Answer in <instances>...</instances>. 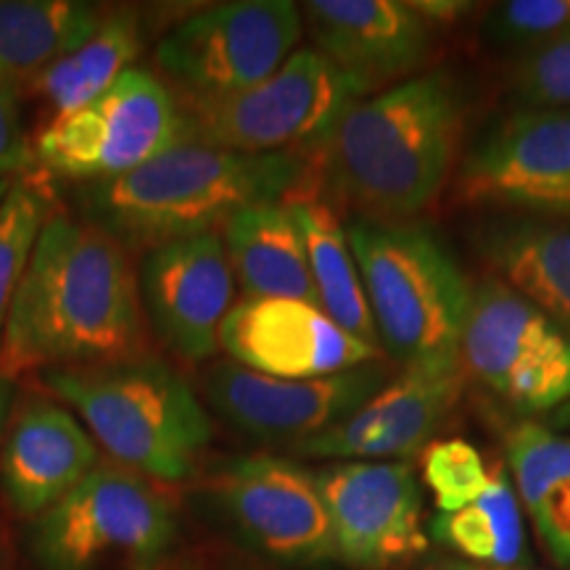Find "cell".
Returning a JSON list of instances; mask_svg holds the SVG:
<instances>
[{"mask_svg":"<svg viewBox=\"0 0 570 570\" xmlns=\"http://www.w3.org/2000/svg\"><path fill=\"white\" fill-rule=\"evenodd\" d=\"M138 356H146V317L130 252L88 219L51 214L13 296L0 375Z\"/></svg>","mask_w":570,"mask_h":570,"instance_id":"obj_1","label":"cell"},{"mask_svg":"<svg viewBox=\"0 0 570 570\" xmlns=\"http://www.w3.org/2000/svg\"><path fill=\"white\" fill-rule=\"evenodd\" d=\"M306 154H244L185 140L132 173L75 190L80 217L127 252L223 227L248 206L312 196Z\"/></svg>","mask_w":570,"mask_h":570,"instance_id":"obj_2","label":"cell"},{"mask_svg":"<svg viewBox=\"0 0 570 570\" xmlns=\"http://www.w3.org/2000/svg\"><path fill=\"white\" fill-rule=\"evenodd\" d=\"M465 92L444 69L348 106L320 148L327 185L365 219L399 223L441 194L460 154Z\"/></svg>","mask_w":570,"mask_h":570,"instance_id":"obj_3","label":"cell"},{"mask_svg":"<svg viewBox=\"0 0 570 570\" xmlns=\"http://www.w3.org/2000/svg\"><path fill=\"white\" fill-rule=\"evenodd\" d=\"M40 377L77 412L111 462L161 483L196 473L212 441L209 412L194 386L159 356L46 370Z\"/></svg>","mask_w":570,"mask_h":570,"instance_id":"obj_4","label":"cell"},{"mask_svg":"<svg viewBox=\"0 0 570 570\" xmlns=\"http://www.w3.org/2000/svg\"><path fill=\"white\" fill-rule=\"evenodd\" d=\"M377 344L402 370H454L473 285L425 227L346 225Z\"/></svg>","mask_w":570,"mask_h":570,"instance_id":"obj_5","label":"cell"},{"mask_svg":"<svg viewBox=\"0 0 570 570\" xmlns=\"http://www.w3.org/2000/svg\"><path fill=\"white\" fill-rule=\"evenodd\" d=\"M177 539L173 499L117 462L98 468L32 525L42 570H156Z\"/></svg>","mask_w":570,"mask_h":570,"instance_id":"obj_6","label":"cell"},{"mask_svg":"<svg viewBox=\"0 0 570 570\" xmlns=\"http://www.w3.org/2000/svg\"><path fill=\"white\" fill-rule=\"evenodd\" d=\"M180 98V96H177ZM362 92L317 48H302L244 92L180 98L185 140L244 154H317Z\"/></svg>","mask_w":570,"mask_h":570,"instance_id":"obj_7","label":"cell"},{"mask_svg":"<svg viewBox=\"0 0 570 570\" xmlns=\"http://www.w3.org/2000/svg\"><path fill=\"white\" fill-rule=\"evenodd\" d=\"M185 142L177 92L154 71L127 69L82 109L56 117L35 140V161L56 177L101 183Z\"/></svg>","mask_w":570,"mask_h":570,"instance_id":"obj_8","label":"cell"},{"mask_svg":"<svg viewBox=\"0 0 570 570\" xmlns=\"http://www.w3.org/2000/svg\"><path fill=\"white\" fill-rule=\"evenodd\" d=\"M302 30V9L291 0H233L183 19L159 40L154 61L177 96L212 101L273 77Z\"/></svg>","mask_w":570,"mask_h":570,"instance_id":"obj_9","label":"cell"},{"mask_svg":"<svg viewBox=\"0 0 570 570\" xmlns=\"http://www.w3.org/2000/svg\"><path fill=\"white\" fill-rule=\"evenodd\" d=\"M204 502L259 558L283 568L338 562L315 470L259 454L225 462L204 481Z\"/></svg>","mask_w":570,"mask_h":570,"instance_id":"obj_10","label":"cell"},{"mask_svg":"<svg viewBox=\"0 0 570 570\" xmlns=\"http://www.w3.org/2000/svg\"><path fill=\"white\" fill-rule=\"evenodd\" d=\"M460 365L525 415L570 399V336L497 277L473 285Z\"/></svg>","mask_w":570,"mask_h":570,"instance_id":"obj_11","label":"cell"},{"mask_svg":"<svg viewBox=\"0 0 570 570\" xmlns=\"http://www.w3.org/2000/svg\"><path fill=\"white\" fill-rule=\"evenodd\" d=\"M389 381L391 370L383 362L309 381H283L235 362H214L204 370L202 391L212 410L248 439L294 449L346 420Z\"/></svg>","mask_w":570,"mask_h":570,"instance_id":"obj_12","label":"cell"},{"mask_svg":"<svg viewBox=\"0 0 570 570\" xmlns=\"http://www.w3.org/2000/svg\"><path fill=\"white\" fill-rule=\"evenodd\" d=\"M468 204L570 219V109H523L470 148L458 173Z\"/></svg>","mask_w":570,"mask_h":570,"instance_id":"obj_13","label":"cell"},{"mask_svg":"<svg viewBox=\"0 0 570 570\" xmlns=\"http://www.w3.org/2000/svg\"><path fill=\"white\" fill-rule=\"evenodd\" d=\"M338 562L389 570L425 554L423 494L410 462H333L315 470Z\"/></svg>","mask_w":570,"mask_h":570,"instance_id":"obj_14","label":"cell"},{"mask_svg":"<svg viewBox=\"0 0 570 570\" xmlns=\"http://www.w3.org/2000/svg\"><path fill=\"white\" fill-rule=\"evenodd\" d=\"M138 288L142 317L169 354L188 365L217 354L235 291L223 233H202L148 252Z\"/></svg>","mask_w":570,"mask_h":570,"instance_id":"obj_15","label":"cell"},{"mask_svg":"<svg viewBox=\"0 0 570 570\" xmlns=\"http://www.w3.org/2000/svg\"><path fill=\"white\" fill-rule=\"evenodd\" d=\"M219 348L254 373L309 381L381 360V348L354 338L315 304L294 298H240L225 317Z\"/></svg>","mask_w":570,"mask_h":570,"instance_id":"obj_16","label":"cell"},{"mask_svg":"<svg viewBox=\"0 0 570 570\" xmlns=\"http://www.w3.org/2000/svg\"><path fill=\"white\" fill-rule=\"evenodd\" d=\"M460 391L462 367L402 370L346 420L291 452L338 462L410 460L452 415Z\"/></svg>","mask_w":570,"mask_h":570,"instance_id":"obj_17","label":"cell"},{"mask_svg":"<svg viewBox=\"0 0 570 570\" xmlns=\"http://www.w3.org/2000/svg\"><path fill=\"white\" fill-rule=\"evenodd\" d=\"M302 19L317 51L362 96L410 80L431 56L433 30L407 0H309Z\"/></svg>","mask_w":570,"mask_h":570,"instance_id":"obj_18","label":"cell"},{"mask_svg":"<svg viewBox=\"0 0 570 570\" xmlns=\"http://www.w3.org/2000/svg\"><path fill=\"white\" fill-rule=\"evenodd\" d=\"M98 468V444L82 420L48 399H30L13 417L0 483L21 518L46 515Z\"/></svg>","mask_w":570,"mask_h":570,"instance_id":"obj_19","label":"cell"},{"mask_svg":"<svg viewBox=\"0 0 570 570\" xmlns=\"http://www.w3.org/2000/svg\"><path fill=\"white\" fill-rule=\"evenodd\" d=\"M475 248L497 281L570 336V219L499 214L479 227Z\"/></svg>","mask_w":570,"mask_h":570,"instance_id":"obj_20","label":"cell"},{"mask_svg":"<svg viewBox=\"0 0 570 570\" xmlns=\"http://www.w3.org/2000/svg\"><path fill=\"white\" fill-rule=\"evenodd\" d=\"M223 244L244 298H294L317 306L304 233L291 204L238 212L223 225Z\"/></svg>","mask_w":570,"mask_h":570,"instance_id":"obj_21","label":"cell"},{"mask_svg":"<svg viewBox=\"0 0 570 570\" xmlns=\"http://www.w3.org/2000/svg\"><path fill=\"white\" fill-rule=\"evenodd\" d=\"M510 481L520 508L558 566L570 570V436L539 423H518L504 436Z\"/></svg>","mask_w":570,"mask_h":570,"instance_id":"obj_22","label":"cell"},{"mask_svg":"<svg viewBox=\"0 0 570 570\" xmlns=\"http://www.w3.org/2000/svg\"><path fill=\"white\" fill-rule=\"evenodd\" d=\"M109 9L82 0H0V82H30L82 46Z\"/></svg>","mask_w":570,"mask_h":570,"instance_id":"obj_23","label":"cell"},{"mask_svg":"<svg viewBox=\"0 0 570 570\" xmlns=\"http://www.w3.org/2000/svg\"><path fill=\"white\" fill-rule=\"evenodd\" d=\"M142 42H146L142 11L130 6L114 9L82 46L61 56L27 82V90L51 106L56 117H67L96 101L127 69H132V61L142 51Z\"/></svg>","mask_w":570,"mask_h":570,"instance_id":"obj_24","label":"cell"},{"mask_svg":"<svg viewBox=\"0 0 570 570\" xmlns=\"http://www.w3.org/2000/svg\"><path fill=\"white\" fill-rule=\"evenodd\" d=\"M291 209L304 233L317 306L354 338L381 348L346 225L338 219L336 209L315 196L296 198L291 202Z\"/></svg>","mask_w":570,"mask_h":570,"instance_id":"obj_25","label":"cell"},{"mask_svg":"<svg viewBox=\"0 0 570 570\" xmlns=\"http://www.w3.org/2000/svg\"><path fill=\"white\" fill-rule=\"evenodd\" d=\"M428 537L460 554L462 562L483 568H515L523 558V508L504 470H491V481L475 502L454 512H436Z\"/></svg>","mask_w":570,"mask_h":570,"instance_id":"obj_26","label":"cell"},{"mask_svg":"<svg viewBox=\"0 0 570 570\" xmlns=\"http://www.w3.org/2000/svg\"><path fill=\"white\" fill-rule=\"evenodd\" d=\"M51 217V198L40 183L13 180L0 204V346L27 262Z\"/></svg>","mask_w":570,"mask_h":570,"instance_id":"obj_27","label":"cell"},{"mask_svg":"<svg viewBox=\"0 0 570 570\" xmlns=\"http://www.w3.org/2000/svg\"><path fill=\"white\" fill-rule=\"evenodd\" d=\"M491 481L483 454L465 439H441L423 452V483L439 512L462 510L475 502Z\"/></svg>","mask_w":570,"mask_h":570,"instance_id":"obj_28","label":"cell"},{"mask_svg":"<svg viewBox=\"0 0 570 570\" xmlns=\"http://www.w3.org/2000/svg\"><path fill=\"white\" fill-rule=\"evenodd\" d=\"M570 32V0H508L491 9L487 35L499 46L539 51Z\"/></svg>","mask_w":570,"mask_h":570,"instance_id":"obj_29","label":"cell"},{"mask_svg":"<svg viewBox=\"0 0 570 570\" xmlns=\"http://www.w3.org/2000/svg\"><path fill=\"white\" fill-rule=\"evenodd\" d=\"M512 88L525 109H570V32L525 53Z\"/></svg>","mask_w":570,"mask_h":570,"instance_id":"obj_30","label":"cell"},{"mask_svg":"<svg viewBox=\"0 0 570 570\" xmlns=\"http://www.w3.org/2000/svg\"><path fill=\"white\" fill-rule=\"evenodd\" d=\"M35 161V146L27 138L24 114L17 85L0 82V177L24 173Z\"/></svg>","mask_w":570,"mask_h":570,"instance_id":"obj_31","label":"cell"},{"mask_svg":"<svg viewBox=\"0 0 570 570\" xmlns=\"http://www.w3.org/2000/svg\"><path fill=\"white\" fill-rule=\"evenodd\" d=\"M407 6L431 30L441 24H452V21L462 19L475 9L473 3H465V0H407Z\"/></svg>","mask_w":570,"mask_h":570,"instance_id":"obj_32","label":"cell"},{"mask_svg":"<svg viewBox=\"0 0 570 570\" xmlns=\"http://www.w3.org/2000/svg\"><path fill=\"white\" fill-rule=\"evenodd\" d=\"M209 570H275L265 566V562L248 558V554H238V552H223L217 554L214 566H209Z\"/></svg>","mask_w":570,"mask_h":570,"instance_id":"obj_33","label":"cell"},{"mask_svg":"<svg viewBox=\"0 0 570 570\" xmlns=\"http://www.w3.org/2000/svg\"><path fill=\"white\" fill-rule=\"evenodd\" d=\"M156 570H209V566L194 558V554H180V558L164 560Z\"/></svg>","mask_w":570,"mask_h":570,"instance_id":"obj_34","label":"cell"},{"mask_svg":"<svg viewBox=\"0 0 570 570\" xmlns=\"http://www.w3.org/2000/svg\"><path fill=\"white\" fill-rule=\"evenodd\" d=\"M11 402H13V383L9 377L0 375V436H3V425H6V417H9Z\"/></svg>","mask_w":570,"mask_h":570,"instance_id":"obj_35","label":"cell"},{"mask_svg":"<svg viewBox=\"0 0 570 570\" xmlns=\"http://www.w3.org/2000/svg\"><path fill=\"white\" fill-rule=\"evenodd\" d=\"M433 570H520V568H483V566H470V562H462V560H444Z\"/></svg>","mask_w":570,"mask_h":570,"instance_id":"obj_36","label":"cell"},{"mask_svg":"<svg viewBox=\"0 0 570 570\" xmlns=\"http://www.w3.org/2000/svg\"><path fill=\"white\" fill-rule=\"evenodd\" d=\"M11 185H13V180H11V177H0V204H3V198H6V196H9Z\"/></svg>","mask_w":570,"mask_h":570,"instance_id":"obj_37","label":"cell"}]
</instances>
